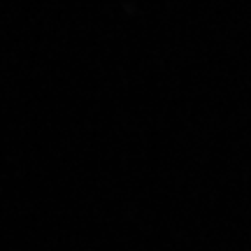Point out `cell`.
Returning <instances> with one entry per match:
<instances>
[]
</instances>
